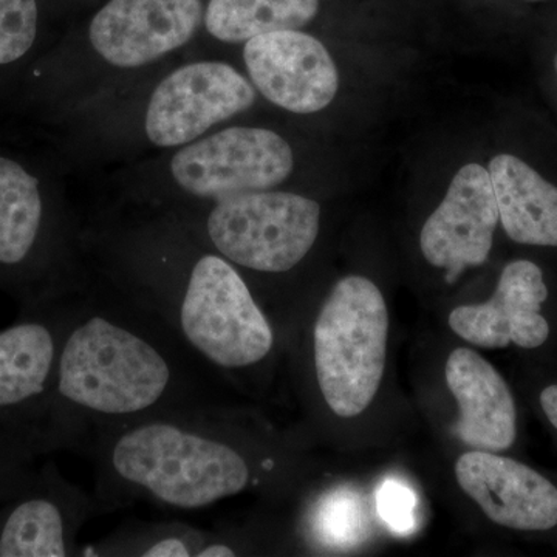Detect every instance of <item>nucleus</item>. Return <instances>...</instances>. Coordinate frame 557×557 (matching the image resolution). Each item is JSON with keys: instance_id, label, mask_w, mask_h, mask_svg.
<instances>
[{"instance_id": "f257e3e1", "label": "nucleus", "mask_w": 557, "mask_h": 557, "mask_svg": "<svg viewBox=\"0 0 557 557\" xmlns=\"http://www.w3.org/2000/svg\"><path fill=\"white\" fill-rule=\"evenodd\" d=\"M226 383L152 311L112 285H86L62 343L49 403L75 450L97 429L228 405Z\"/></svg>"}, {"instance_id": "f03ea898", "label": "nucleus", "mask_w": 557, "mask_h": 557, "mask_svg": "<svg viewBox=\"0 0 557 557\" xmlns=\"http://www.w3.org/2000/svg\"><path fill=\"white\" fill-rule=\"evenodd\" d=\"M75 450L94 468L98 515L138 502L211 507L262 485L276 456L256 449L230 405L201 406L113 424L84 435Z\"/></svg>"}, {"instance_id": "7ed1b4c3", "label": "nucleus", "mask_w": 557, "mask_h": 557, "mask_svg": "<svg viewBox=\"0 0 557 557\" xmlns=\"http://www.w3.org/2000/svg\"><path fill=\"white\" fill-rule=\"evenodd\" d=\"M120 245L110 285L152 311L226 381L260 368L276 332L244 274L201 239L143 233Z\"/></svg>"}, {"instance_id": "20e7f679", "label": "nucleus", "mask_w": 557, "mask_h": 557, "mask_svg": "<svg viewBox=\"0 0 557 557\" xmlns=\"http://www.w3.org/2000/svg\"><path fill=\"white\" fill-rule=\"evenodd\" d=\"M388 311L364 276H347L322 300L311 327V368L322 401L339 418L361 416L386 369Z\"/></svg>"}, {"instance_id": "39448f33", "label": "nucleus", "mask_w": 557, "mask_h": 557, "mask_svg": "<svg viewBox=\"0 0 557 557\" xmlns=\"http://www.w3.org/2000/svg\"><path fill=\"white\" fill-rule=\"evenodd\" d=\"M321 231L317 200L282 190H258L215 201L200 237L237 269L278 276L299 267Z\"/></svg>"}, {"instance_id": "423d86ee", "label": "nucleus", "mask_w": 557, "mask_h": 557, "mask_svg": "<svg viewBox=\"0 0 557 557\" xmlns=\"http://www.w3.org/2000/svg\"><path fill=\"white\" fill-rule=\"evenodd\" d=\"M293 166V150L276 132L230 127L183 146L172 157L171 174L183 193L215 203L276 188Z\"/></svg>"}, {"instance_id": "0eeeda50", "label": "nucleus", "mask_w": 557, "mask_h": 557, "mask_svg": "<svg viewBox=\"0 0 557 557\" xmlns=\"http://www.w3.org/2000/svg\"><path fill=\"white\" fill-rule=\"evenodd\" d=\"M255 101L252 84L230 64L193 62L174 70L153 90L146 110V135L159 148L189 145Z\"/></svg>"}, {"instance_id": "6e6552de", "label": "nucleus", "mask_w": 557, "mask_h": 557, "mask_svg": "<svg viewBox=\"0 0 557 557\" xmlns=\"http://www.w3.org/2000/svg\"><path fill=\"white\" fill-rule=\"evenodd\" d=\"M203 14L201 0H110L91 20L90 44L115 67H143L186 46Z\"/></svg>"}, {"instance_id": "1a4fd4ad", "label": "nucleus", "mask_w": 557, "mask_h": 557, "mask_svg": "<svg viewBox=\"0 0 557 557\" xmlns=\"http://www.w3.org/2000/svg\"><path fill=\"white\" fill-rule=\"evenodd\" d=\"M244 61L256 89L288 112L309 115L327 108L339 76L324 44L299 30L267 33L247 40Z\"/></svg>"}, {"instance_id": "9d476101", "label": "nucleus", "mask_w": 557, "mask_h": 557, "mask_svg": "<svg viewBox=\"0 0 557 557\" xmlns=\"http://www.w3.org/2000/svg\"><path fill=\"white\" fill-rule=\"evenodd\" d=\"M498 209L490 172L478 163L461 168L442 205L424 223L420 248L435 269L454 282L468 267L486 262L493 248Z\"/></svg>"}, {"instance_id": "9b49d317", "label": "nucleus", "mask_w": 557, "mask_h": 557, "mask_svg": "<svg viewBox=\"0 0 557 557\" xmlns=\"http://www.w3.org/2000/svg\"><path fill=\"white\" fill-rule=\"evenodd\" d=\"M457 483L487 519L519 531L557 527V487L533 468L490 450L458 458Z\"/></svg>"}, {"instance_id": "f8f14e48", "label": "nucleus", "mask_w": 557, "mask_h": 557, "mask_svg": "<svg viewBox=\"0 0 557 557\" xmlns=\"http://www.w3.org/2000/svg\"><path fill=\"white\" fill-rule=\"evenodd\" d=\"M548 298L544 274L530 260H515L502 271L486 302L450 311L448 324L461 339L482 348L544 346L549 336L542 304Z\"/></svg>"}, {"instance_id": "ddd939ff", "label": "nucleus", "mask_w": 557, "mask_h": 557, "mask_svg": "<svg viewBox=\"0 0 557 557\" xmlns=\"http://www.w3.org/2000/svg\"><path fill=\"white\" fill-rule=\"evenodd\" d=\"M94 516V494L57 478L46 493L10 509L0 525V557L81 556L78 534Z\"/></svg>"}, {"instance_id": "4468645a", "label": "nucleus", "mask_w": 557, "mask_h": 557, "mask_svg": "<svg viewBox=\"0 0 557 557\" xmlns=\"http://www.w3.org/2000/svg\"><path fill=\"white\" fill-rule=\"evenodd\" d=\"M458 406L454 432L471 449L502 453L518 437V410L507 381L478 351L458 347L445 368Z\"/></svg>"}, {"instance_id": "2eb2a0df", "label": "nucleus", "mask_w": 557, "mask_h": 557, "mask_svg": "<svg viewBox=\"0 0 557 557\" xmlns=\"http://www.w3.org/2000/svg\"><path fill=\"white\" fill-rule=\"evenodd\" d=\"M79 293L51 321H25L0 333V410L50 399L62 343L75 317Z\"/></svg>"}, {"instance_id": "dca6fc26", "label": "nucleus", "mask_w": 557, "mask_h": 557, "mask_svg": "<svg viewBox=\"0 0 557 557\" xmlns=\"http://www.w3.org/2000/svg\"><path fill=\"white\" fill-rule=\"evenodd\" d=\"M498 220L509 239L533 247H557V188L530 164L500 153L490 163Z\"/></svg>"}, {"instance_id": "f3484780", "label": "nucleus", "mask_w": 557, "mask_h": 557, "mask_svg": "<svg viewBox=\"0 0 557 557\" xmlns=\"http://www.w3.org/2000/svg\"><path fill=\"white\" fill-rule=\"evenodd\" d=\"M42 226L39 180L17 161L0 157V265L17 267L30 258Z\"/></svg>"}, {"instance_id": "a211bd4d", "label": "nucleus", "mask_w": 557, "mask_h": 557, "mask_svg": "<svg viewBox=\"0 0 557 557\" xmlns=\"http://www.w3.org/2000/svg\"><path fill=\"white\" fill-rule=\"evenodd\" d=\"M319 0H209L203 22L209 35L240 44L281 30H299L317 16Z\"/></svg>"}, {"instance_id": "6ab92c4d", "label": "nucleus", "mask_w": 557, "mask_h": 557, "mask_svg": "<svg viewBox=\"0 0 557 557\" xmlns=\"http://www.w3.org/2000/svg\"><path fill=\"white\" fill-rule=\"evenodd\" d=\"M211 530L183 522H134L119 528L81 556L200 557Z\"/></svg>"}, {"instance_id": "aec40b11", "label": "nucleus", "mask_w": 557, "mask_h": 557, "mask_svg": "<svg viewBox=\"0 0 557 557\" xmlns=\"http://www.w3.org/2000/svg\"><path fill=\"white\" fill-rule=\"evenodd\" d=\"M38 33L36 0H0V65L28 53Z\"/></svg>"}, {"instance_id": "412c9836", "label": "nucleus", "mask_w": 557, "mask_h": 557, "mask_svg": "<svg viewBox=\"0 0 557 557\" xmlns=\"http://www.w3.org/2000/svg\"><path fill=\"white\" fill-rule=\"evenodd\" d=\"M357 504L333 497L319 509L318 533L327 542H346L358 530Z\"/></svg>"}, {"instance_id": "4be33fe9", "label": "nucleus", "mask_w": 557, "mask_h": 557, "mask_svg": "<svg viewBox=\"0 0 557 557\" xmlns=\"http://www.w3.org/2000/svg\"><path fill=\"white\" fill-rule=\"evenodd\" d=\"M416 497L408 487L397 482H386L379 493V511L388 525L398 531L412 527Z\"/></svg>"}, {"instance_id": "5701e85b", "label": "nucleus", "mask_w": 557, "mask_h": 557, "mask_svg": "<svg viewBox=\"0 0 557 557\" xmlns=\"http://www.w3.org/2000/svg\"><path fill=\"white\" fill-rule=\"evenodd\" d=\"M541 406L547 416L549 423L556 428L557 431V384L544 388L541 394Z\"/></svg>"}, {"instance_id": "b1692460", "label": "nucleus", "mask_w": 557, "mask_h": 557, "mask_svg": "<svg viewBox=\"0 0 557 557\" xmlns=\"http://www.w3.org/2000/svg\"><path fill=\"white\" fill-rule=\"evenodd\" d=\"M556 69H557V58H556Z\"/></svg>"}]
</instances>
